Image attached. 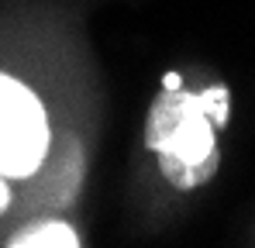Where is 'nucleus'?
<instances>
[{
  "mask_svg": "<svg viewBox=\"0 0 255 248\" xmlns=\"http://www.w3.org/2000/svg\"><path fill=\"white\" fill-rule=\"evenodd\" d=\"M228 90H166L152 100L145 121V145L155 152L159 172L176 190H197L211 183L221 152H217V127L228 121Z\"/></svg>",
  "mask_w": 255,
  "mask_h": 248,
  "instance_id": "nucleus-1",
  "label": "nucleus"
},
{
  "mask_svg": "<svg viewBox=\"0 0 255 248\" xmlns=\"http://www.w3.org/2000/svg\"><path fill=\"white\" fill-rule=\"evenodd\" d=\"M52 148L45 104L21 80L0 73V172L7 179L35 176Z\"/></svg>",
  "mask_w": 255,
  "mask_h": 248,
  "instance_id": "nucleus-2",
  "label": "nucleus"
},
{
  "mask_svg": "<svg viewBox=\"0 0 255 248\" xmlns=\"http://www.w3.org/2000/svg\"><path fill=\"white\" fill-rule=\"evenodd\" d=\"M7 245H14V248H76L80 235L69 224H62V221H38V224H28L24 231H17Z\"/></svg>",
  "mask_w": 255,
  "mask_h": 248,
  "instance_id": "nucleus-3",
  "label": "nucleus"
},
{
  "mask_svg": "<svg viewBox=\"0 0 255 248\" xmlns=\"http://www.w3.org/2000/svg\"><path fill=\"white\" fill-rule=\"evenodd\" d=\"M7 204H10V186H7V176L0 172V214L7 210Z\"/></svg>",
  "mask_w": 255,
  "mask_h": 248,
  "instance_id": "nucleus-4",
  "label": "nucleus"
},
{
  "mask_svg": "<svg viewBox=\"0 0 255 248\" xmlns=\"http://www.w3.org/2000/svg\"><path fill=\"white\" fill-rule=\"evenodd\" d=\"M162 86H166V90H179V86H183V83H179V73H166Z\"/></svg>",
  "mask_w": 255,
  "mask_h": 248,
  "instance_id": "nucleus-5",
  "label": "nucleus"
}]
</instances>
